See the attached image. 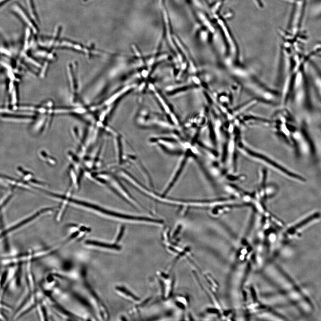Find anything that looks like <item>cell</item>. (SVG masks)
<instances>
[{
    "label": "cell",
    "instance_id": "1",
    "mask_svg": "<svg viewBox=\"0 0 321 321\" xmlns=\"http://www.w3.org/2000/svg\"><path fill=\"white\" fill-rule=\"evenodd\" d=\"M243 151L244 153H245V154L250 157V158H252L257 160L260 163L265 164V165L272 167L273 169L279 171L281 173H282L289 177L293 178V179H295L297 180L300 181L302 182H304L306 181L304 178H303L301 176L291 172L290 170L286 169L285 167L280 165V164L275 162L273 160L270 158L266 156L263 155V154L259 153L258 152H255L254 151H252V150H250L249 149H243Z\"/></svg>",
    "mask_w": 321,
    "mask_h": 321
},
{
    "label": "cell",
    "instance_id": "2",
    "mask_svg": "<svg viewBox=\"0 0 321 321\" xmlns=\"http://www.w3.org/2000/svg\"><path fill=\"white\" fill-rule=\"evenodd\" d=\"M85 243L89 245L96 246L99 247L106 248V249H113L119 250L121 249L119 246L115 245V244H109V243H104L99 241H95V240H87L86 241Z\"/></svg>",
    "mask_w": 321,
    "mask_h": 321
},
{
    "label": "cell",
    "instance_id": "3",
    "mask_svg": "<svg viewBox=\"0 0 321 321\" xmlns=\"http://www.w3.org/2000/svg\"><path fill=\"white\" fill-rule=\"evenodd\" d=\"M19 7V12L21 17H23V19L25 20V22L27 23V24L29 25V26L33 28V29L34 31H36L38 29H37L36 26L35 25V23L33 22V21H32L31 19H29V17L27 15L26 13L24 12V10L23 9V8H21V7Z\"/></svg>",
    "mask_w": 321,
    "mask_h": 321
},
{
    "label": "cell",
    "instance_id": "4",
    "mask_svg": "<svg viewBox=\"0 0 321 321\" xmlns=\"http://www.w3.org/2000/svg\"><path fill=\"white\" fill-rule=\"evenodd\" d=\"M116 290H119V291H120V292H122V293L126 294V295L127 296L130 297H131V298H133V299L135 300H139V299H140L138 297L135 296L134 294L131 293V292H130V291L127 290L126 288L123 287H117L116 288Z\"/></svg>",
    "mask_w": 321,
    "mask_h": 321
},
{
    "label": "cell",
    "instance_id": "5",
    "mask_svg": "<svg viewBox=\"0 0 321 321\" xmlns=\"http://www.w3.org/2000/svg\"><path fill=\"white\" fill-rule=\"evenodd\" d=\"M29 3L30 4V9H31L32 13L33 14L34 16L37 18V13L35 11V7H34L33 1L32 0H29Z\"/></svg>",
    "mask_w": 321,
    "mask_h": 321
},
{
    "label": "cell",
    "instance_id": "6",
    "mask_svg": "<svg viewBox=\"0 0 321 321\" xmlns=\"http://www.w3.org/2000/svg\"><path fill=\"white\" fill-rule=\"evenodd\" d=\"M121 228L120 232L118 236L117 237V239H116V241H117V242H118V241H119L120 240V239H121L122 237L123 236V235L124 228L123 227H122V228Z\"/></svg>",
    "mask_w": 321,
    "mask_h": 321
},
{
    "label": "cell",
    "instance_id": "7",
    "mask_svg": "<svg viewBox=\"0 0 321 321\" xmlns=\"http://www.w3.org/2000/svg\"><path fill=\"white\" fill-rule=\"evenodd\" d=\"M10 1H11V0H2L0 2V8H2L3 6L6 5V3H8V2Z\"/></svg>",
    "mask_w": 321,
    "mask_h": 321
}]
</instances>
